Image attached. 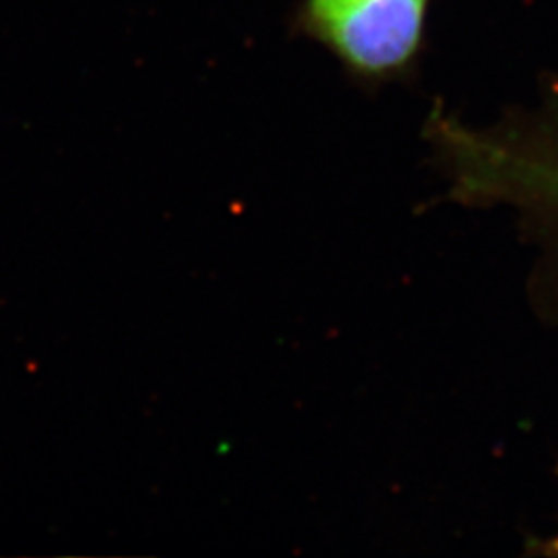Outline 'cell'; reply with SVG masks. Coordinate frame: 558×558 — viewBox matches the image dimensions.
I'll return each mask as SVG.
<instances>
[{
  "mask_svg": "<svg viewBox=\"0 0 558 558\" xmlns=\"http://www.w3.org/2000/svg\"><path fill=\"white\" fill-rule=\"evenodd\" d=\"M426 0H308L323 40L364 75L405 64L418 46Z\"/></svg>",
  "mask_w": 558,
  "mask_h": 558,
  "instance_id": "obj_1",
  "label": "cell"
}]
</instances>
